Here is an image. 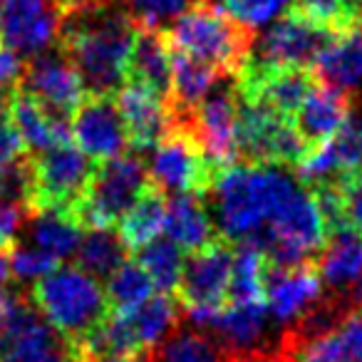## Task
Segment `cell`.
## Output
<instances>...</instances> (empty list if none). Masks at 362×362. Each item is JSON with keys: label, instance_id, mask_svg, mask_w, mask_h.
I'll list each match as a JSON object with an SVG mask.
<instances>
[{"label": "cell", "instance_id": "5", "mask_svg": "<svg viewBox=\"0 0 362 362\" xmlns=\"http://www.w3.org/2000/svg\"><path fill=\"white\" fill-rule=\"evenodd\" d=\"M146 189L149 174L139 154L100 161L82 202L72 209V216L82 228H115Z\"/></svg>", "mask_w": 362, "mask_h": 362}, {"label": "cell", "instance_id": "36", "mask_svg": "<svg viewBox=\"0 0 362 362\" xmlns=\"http://www.w3.org/2000/svg\"><path fill=\"white\" fill-rule=\"evenodd\" d=\"M197 0H124L127 11L141 28H161L166 21H176Z\"/></svg>", "mask_w": 362, "mask_h": 362}, {"label": "cell", "instance_id": "14", "mask_svg": "<svg viewBox=\"0 0 362 362\" xmlns=\"http://www.w3.org/2000/svg\"><path fill=\"white\" fill-rule=\"evenodd\" d=\"M60 23L62 6L57 0H6L0 6V42L30 60L57 45Z\"/></svg>", "mask_w": 362, "mask_h": 362}, {"label": "cell", "instance_id": "9", "mask_svg": "<svg viewBox=\"0 0 362 362\" xmlns=\"http://www.w3.org/2000/svg\"><path fill=\"white\" fill-rule=\"evenodd\" d=\"M97 161L72 144H57L33 154V209H57L72 214L82 202Z\"/></svg>", "mask_w": 362, "mask_h": 362}, {"label": "cell", "instance_id": "20", "mask_svg": "<svg viewBox=\"0 0 362 362\" xmlns=\"http://www.w3.org/2000/svg\"><path fill=\"white\" fill-rule=\"evenodd\" d=\"M313 77L347 97L362 95V25L337 33L310 67Z\"/></svg>", "mask_w": 362, "mask_h": 362}, {"label": "cell", "instance_id": "34", "mask_svg": "<svg viewBox=\"0 0 362 362\" xmlns=\"http://www.w3.org/2000/svg\"><path fill=\"white\" fill-rule=\"evenodd\" d=\"M291 3L293 0H216V6L228 18H233L253 33L286 16V11H291Z\"/></svg>", "mask_w": 362, "mask_h": 362}, {"label": "cell", "instance_id": "12", "mask_svg": "<svg viewBox=\"0 0 362 362\" xmlns=\"http://www.w3.org/2000/svg\"><path fill=\"white\" fill-rule=\"evenodd\" d=\"M0 362H77L72 345L23 296L0 335Z\"/></svg>", "mask_w": 362, "mask_h": 362}, {"label": "cell", "instance_id": "26", "mask_svg": "<svg viewBox=\"0 0 362 362\" xmlns=\"http://www.w3.org/2000/svg\"><path fill=\"white\" fill-rule=\"evenodd\" d=\"M25 231L30 236V243L50 256L70 258L77 253L82 238H85V228L72 214L57 211V209H40V211H30L25 223Z\"/></svg>", "mask_w": 362, "mask_h": 362}, {"label": "cell", "instance_id": "3", "mask_svg": "<svg viewBox=\"0 0 362 362\" xmlns=\"http://www.w3.org/2000/svg\"><path fill=\"white\" fill-rule=\"evenodd\" d=\"M30 300L70 345L85 340L110 317L105 288L80 266H57L37 278L30 286Z\"/></svg>", "mask_w": 362, "mask_h": 362}, {"label": "cell", "instance_id": "23", "mask_svg": "<svg viewBox=\"0 0 362 362\" xmlns=\"http://www.w3.org/2000/svg\"><path fill=\"white\" fill-rule=\"evenodd\" d=\"M127 80L154 90L169 102L171 95V47L164 28L136 25L134 47L129 55Z\"/></svg>", "mask_w": 362, "mask_h": 362}, {"label": "cell", "instance_id": "1", "mask_svg": "<svg viewBox=\"0 0 362 362\" xmlns=\"http://www.w3.org/2000/svg\"><path fill=\"white\" fill-rule=\"evenodd\" d=\"M134 37L124 0H90L62 11L57 47L77 67L87 95L115 97L127 82Z\"/></svg>", "mask_w": 362, "mask_h": 362}, {"label": "cell", "instance_id": "19", "mask_svg": "<svg viewBox=\"0 0 362 362\" xmlns=\"http://www.w3.org/2000/svg\"><path fill=\"white\" fill-rule=\"evenodd\" d=\"M315 271L327 293L347 296L362 308V236L352 231L330 233L315 258Z\"/></svg>", "mask_w": 362, "mask_h": 362}, {"label": "cell", "instance_id": "29", "mask_svg": "<svg viewBox=\"0 0 362 362\" xmlns=\"http://www.w3.org/2000/svg\"><path fill=\"white\" fill-rule=\"evenodd\" d=\"M268 258L258 243L241 241L233 251L228 303H266Z\"/></svg>", "mask_w": 362, "mask_h": 362}, {"label": "cell", "instance_id": "22", "mask_svg": "<svg viewBox=\"0 0 362 362\" xmlns=\"http://www.w3.org/2000/svg\"><path fill=\"white\" fill-rule=\"evenodd\" d=\"M164 231L166 238H171L187 253L202 251L204 246L221 236L214 223L206 197H199V194H181L166 204Z\"/></svg>", "mask_w": 362, "mask_h": 362}, {"label": "cell", "instance_id": "30", "mask_svg": "<svg viewBox=\"0 0 362 362\" xmlns=\"http://www.w3.org/2000/svg\"><path fill=\"white\" fill-rule=\"evenodd\" d=\"M166 218V202L164 194H159L156 189H146L141 194V199L124 214L119 223H117V233L124 241V246L132 251H139L146 243H151L154 238H159L161 228H164Z\"/></svg>", "mask_w": 362, "mask_h": 362}, {"label": "cell", "instance_id": "33", "mask_svg": "<svg viewBox=\"0 0 362 362\" xmlns=\"http://www.w3.org/2000/svg\"><path fill=\"white\" fill-rule=\"evenodd\" d=\"M139 266L151 278L159 293H176L181 271H184V251L171 238H154L144 248L136 251Z\"/></svg>", "mask_w": 362, "mask_h": 362}, {"label": "cell", "instance_id": "13", "mask_svg": "<svg viewBox=\"0 0 362 362\" xmlns=\"http://www.w3.org/2000/svg\"><path fill=\"white\" fill-rule=\"evenodd\" d=\"M33 100H37L47 112L70 119L77 107L85 102L87 90L72 60L55 45V50H45L30 57L23 67V77L18 82Z\"/></svg>", "mask_w": 362, "mask_h": 362}, {"label": "cell", "instance_id": "28", "mask_svg": "<svg viewBox=\"0 0 362 362\" xmlns=\"http://www.w3.org/2000/svg\"><path fill=\"white\" fill-rule=\"evenodd\" d=\"M228 80L214 67L194 60V57L181 55L171 50V110H192L194 105L204 100L218 82Z\"/></svg>", "mask_w": 362, "mask_h": 362}, {"label": "cell", "instance_id": "24", "mask_svg": "<svg viewBox=\"0 0 362 362\" xmlns=\"http://www.w3.org/2000/svg\"><path fill=\"white\" fill-rule=\"evenodd\" d=\"M278 352L283 362H362V310L315 340L293 347L278 345Z\"/></svg>", "mask_w": 362, "mask_h": 362}, {"label": "cell", "instance_id": "2", "mask_svg": "<svg viewBox=\"0 0 362 362\" xmlns=\"http://www.w3.org/2000/svg\"><path fill=\"white\" fill-rule=\"evenodd\" d=\"M164 33L174 52L194 57L231 80L246 67L256 37L253 30L228 18L216 0H197Z\"/></svg>", "mask_w": 362, "mask_h": 362}, {"label": "cell", "instance_id": "8", "mask_svg": "<svg viewBox=\"0 0 362 362\" xmlns=\"http://www.w3.org/2000/svg\"><path fill=\"white\" fill-rule=\"evenodd\" d=\"M238 149L243 164L298 166L305 154L293 117L238 97Z\"/></svg>", "mask_w": 362, "mask_h": 362}, {"label": "cell", "instance_id": "6", "mask_svg": "<svg viewBox=\"0 0 362 362\" xmlns=\"http://www.w3.org/2000/svg\"><path fill=\"white\" fill-rule=\"evenodd\" d=\"M171 110V107H169ZM171 122L187 127L216 171L241 164L236 82H218L192 110H171Z\"/></svg>", "mask_w": 362, "mask_h": 362}, {"label": "cell", "instance_id": "42", "mask_svg": "<svg viewBox=\"0 0 362 362\" xmlns=\"http://www.w3.org/2000/svg\"><path fill=\"white\" fill-rule=\"evenodd\" d=\"M105 362H154V360H151V355L146 352V355H134V357H112V360H105Z\"/></svg>", "mask_w": 362, "mask_h": 362}, {"label": "cell", "instance_id": "4", "mask_svg": "<svg viewBox=\"0 0 362 362\" xmlns=\"http://www.w3.org/2000/svg\"><path fill=\"white\" fill-rule=\"evenodd\" d=\"M276 166L236 164L218 171L206 204L218 233L228 241H258L271 211Z\"/></svg>", "mask_w": 362, "mask_h": 362}, {"label": "cell", "instance_id": "7", "mask_svg": "<svg viewBox=\"0 0 362 362\" xmlns=\"http://www.w3.org/2000/svg\"><path fill=\"white\" fill-rule=\"evenodd\" d=\"M146 174H149V187L159 194L206 197L218 171L206 159L192 132L171 122V129L161 136V141L151 151Z\"/></svg>", "mask_w": 362, "mask_h": 362}, {"label": "cell", "instance_id": "31", "mask_svg": "<svg viewBox=\"0 0 362 362\" xmlns=\"http://www.w3.org/2000/svg\"><path fill=\"white\" fill-rule=\"evenodd\" d=\"M77 266L87 271L90 276L110 278L122 263L129 256V248L119 238L117 228H90L85 238H82L80 248H77Z\"/></svg>", "mask_w": 362, "mask_h": 362}, {"label": "cell", "instance_id": "15", "mask_svg": "<svg viewBox=\"0 0 362 362\" xmlns=\"http://www.w3.org/2000/svg\"><path fill=\"white\" fill-rule=\"evenodd\" d=\"M72 136L92 161H107L122 156L129 146L127 127L115 97L87 95L72 115Z\"/></svg>", "mask_w": 362, "mask_h": 362}, {"label": "cell", "instance_id": "40", "mask_svg": "<svg viewBox=\"0 0 362 362\" xmlns=\"http://www.w3.org/2000/svg\"><path fill=\"white\" fill-rule=\"evenodd\" d=\"M25 296V293H16V291H3L0 293V335L6 332L8 322H11L13 313H16L18 303H21V298Z\"/></svg>", "mask_w": 362, "mask_h": 362}, {"label": "cell", "instance_id": "35", "mask_svg": "<svg viewBox=\"0 0 362 362\" xmlns=\"http://www.w3.org/2000/svg\"><path fill=\"white\" fill-rule=\"evenodd\" d=\"M8 268L11 276L21 283H35L37 278L47 276L57 268V258L33 243L16 241L8 248Z\"/></svg>", "mask_w": 362, "mask_h": 362}, {"label": "cell", "instance_id": "37", "mask_svg": "<svg viewBox=\"0 0 362 362\" xmlns=\"http://www.w3.org/2000/svg\"><path fill=\"white\" fill-rule=\"evenodd\" d=\"M342 197V226L362 236V171L337 176Z\"/></svg>", "mask_w": 362, "mask_h": 362}, {"label": "cell", "instance_id": "38", "mask_svg": "<svg viewBox=\"0 0 362 362\" xmlns=\"http://www.w3.org/2000/svg\"><path fill=\"white\" fill-rule=\"evenodd\" d=\"M23 154H25V146H23L21 134L13 127L11 117H3L0 119V176L6 174Z\"/></svg>", "mask_w": 362, "mask_h": 362}, {"label": "cell", "instance_id": "25", "mask_svg": "<svg viewBox=\"0 0 362 362\" xmlns=\"http://www.w3.org/2000/svg\"><path fill=\"white\" fill-rule=\"evenodd\" d=\"M124 317L139 352H151L176 325L181 322L179 298L171 293H156L149 300L129 313H117Z\"/></svg>", "mask_w": 362, "mask_h": 362}, {"label": "cell", "instance_id": "11", "mask_svg": "<svg viewBox=\"0 0 362 362\" xmlns=\"http://www.w3.org/2000/svg\"><path fill=\"white\" fill-rule=\"evenodd\" d=\"M231 271V241L218 236L202 251H194L189 253V258H184V271H181L179 286H176V298L187 308V313L218 310L228 300Z\"/></svg>", "mask_w": 362, "mask_h": 362}, {"label": "cell", "instance_id": "32", "mask_svg": "<svg viewBox=\"0 0 362 362\" xmlns=\"http://www.w3.org/2000/svg\"><path fill=\"white\" fill-rule=\"evenodd\" d=\"M154 283L136 261H124L107 278V305L110 313H129L154 296Z\"/></svg>", "mask_w": 362, "mask_h": 362}, {"label": "cell", "instance_id": "43", "mask_svg": "<svg viewBox=\"0 0 362 362\" xmlns=\"http://www.w3.org/2000/svg\"><path fill=\"white\" fill-rule=\"evenodd\" d=\"M57 3H60L62 11H65V8H75V6H82V3H90V0H57Z\"/></svg>", "mask_w": 362, "mask_h": 362}, {"label": "cell", "instance_id": "39", "mask_svg": "<svg viewBox=\"0 0 362 362\" xmlns=\"http://www.w3.org/2000/svg\"><path fill=\"white\" fill-rule=\"evenodd\" d=\"M23 77V60L0 42V90H13Z\"/></svg>", "mask_w": 362, "mask_h": 362}, {"label": "cell", "instance_id": "27", "mask_svg": "<svg viewBox=\"0 0 362 362\" xmlns=\"http://www.w3.org/2000/svg\"><path fill=\"white\" fill-rule=\"evenodd\" d=\"M149 355L154 362H233L231 352L216 337L184 322H179Z\"/></svg>", "mask_w": 362, "mask_h": 362}, {"label": "cell", "instance_id": "16", "mask_svg": "<svg viewBox=\"0 0 362 362\" xmlns=\"http://www.w3.org/2000/svg\"><path fill=\"white\" fill-rule=\"evenodd\" d=\"M322 281L315 271V261L296 266L266 268V308L268 315L281 325H291L322 296Z\"/></svg>", "mask_w": 362, "mask_h": 362}, {"label": "cell", "instance_id": "10", "mask_svg": "<svg viewBox=\"0 0 362 362\" xmlns=\"http://www.w3.org/2000/svg\"><path fill=\"white\" fill-rule=\"evenodd\" d=\"M335 37V33L317 25L315 21L300 13L296 6L276 23L266 25L261 35L253 37L248 65L258 67H305L322 52V47Z\"/></svg>", "mask_w": 362, "mask_h": 362}, {"label": "cell", "instance_id": "18", "mask_svg": "<svg viewBox=\"0 0 362 362\" xmlns=\"http://www.w3.org/2000/svg\"><path fill=\"white\" fill-rule=\"evenodd\" d=\"M350 117L352 97H347L345 92L335 90V87L315 82L308 97L303 100L300 110L296 112L293 122H296V129L308 151L335 139L350 124Z\"/></svg>", "mask_w": 362, "mask_h": 362}, {"label": "cell", "instance_id": "21", "mask_svg": "<svg viewBox=\"0 0 362 362\" xmlns=\"http://www.w3.org/2000/svg\"><path fill=\"white\" fill-rule=\"evenodd\" d=\"M11 122L30 154H40L57 144H72V122L47 112L18 85L11 97Z\"/></svg>", "mask_w": 362, "mask_h": 362}, {"label": "cell", "instance_id": "46", "mask_svg": "<svg viewBox=\"0 0 362 362\" xmlns=\"http://www.w3.org/2000/svg\"><path fill=\"white\" fill-rule=\"evenodd\" d=\"M3 3H6V0H3Z\"/></svg>", "mask_w": 362, "mask_h": 362}, {"label": "cell", "instance_id": "17", "mask_svg": "<svg viewBox=\"0 0 362 362\" xmlns=\"http://www.w3.org/2000/svg\"><path fill=\"white\" fill-rule=\"evenodd\" d=\"M119 115L127 127V139L134 151H149L171 129L169 102L154 90L127 80L115 95Z\"/></svg>", "mask_w": 362, "mask_h": 362}, {"label": "cell", "instance_id": "45", "mask_svg": "<svg viewBox=\"0 0 362 362\" xmlns=\"http://www.w3.org/2000/svg\"><path fill=\"white\" fill-rule=\"evenodd\" d=\"M355 129H357V136H360V144H362V119L355 124Z\"/></svg>", "mask_w": 362, "mask_h": 362}, {"label": "cell", "instance_id": "44", "mask_svg": "<svg viewBox=\"0 0 362 362\" xmlns=\"http://www.w3.org/2000/svg\"><path fill=\"white\" fill-rule=\"evenodd\" d=\"M345 3H350L352 8H357V11L362 13V0H345Z\"/></svg>", "mask_w": 362, "mask_h": 362}, {"label": "cell", "instance_id": "41", "mask_svg": "<svg viewBox=\"0 0 362 362\" xmlns=\"http://www.w3.org/2000/svg\"><path fill=\"white\" fill-rule=\"evenodd\" d=\"M8 281H11V268H8V253L0 251V293L8 288Z\"/></svg>", "mask_w": 362, "mask_h": 362}]
</instances>
